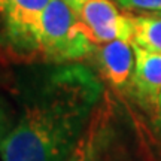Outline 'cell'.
<instances>
[{
	"instance_id": "1",
	"label": "cell",
	"mask_w": 161,
	"mask_h": 161,
	"mask_svg": "<svg viewBox=\"0 0 161 161\" xmlns=\"http://www.w3.org/2000/svg\"><path fill=\"white\" fill-rule=\"evenodd\" d=\"M104 92L80 63L48 69L0 136L2 161H66Z\"/></svg>"
},
{
	"instance_id": "2",
	"label": "cell",
	"mask_w": 161,
	"mask_h": 161,
	"mask_svg": "<svg viewBox=\"0 0 161 161\" xmlns=\"http://www.w3.org/2000/svg\"><path fill=\"white\" fill-rule=\"evenodd\" d=\"M78 14L61 0H51L40 19L37 60L48 64H75L91 58L96 49Z\"/></svg>"
},
{
	"instance_id": "3",
	"label": "cell",
	"mask_w": 161,
	"mask_h": 161,
	"mask_svg": "<svg viewBox=\"0 0 161 161\" xmlns=\"http://www.w3.org/2000/svg\"><path fill=\"white\" fill-rule=\"evenodd\" d=\"M51 0H0V46L15 58L37 60L40 19Z\"/></svg>"
},
{
	"instance_id": "4",
	"label": "cell",
	"mask_w": 161,
	"mask_h": 161,
	"mask_svg": "<svg viewBox=\"0 0 161 161\" xmlns=\"http://www.w3.org/2000/svg\"><path fill=\"white\" fill-rule=\"evenodd\" d=\"M66 161H122L112 108L104 96Z\"/></svg>"
},
{
	"instance_id": "5",
	"label": "cell",
	"mask_w": 161,
	"mask_h": 161,
	"mask_svg": "<svg viewBox=\"0 0 161 161\" xmlns=\"http://www.w3.org/2000/svg\"><path fill=\"white\" fill-rule=\"evenodd\" d=\"M76 14L96 45L114 40L131 42V15L119 12L115 0H88Z\"/></svg>"
},
{
	"instance_id": "6",
	"label": "cell",
	"mask_w": 161,
	"mask_h": 161,
	"mask_svg": "<svg viewBox=\"0 0 161 161\" xmlns=\"http://www.w3.org/2000/svg\"><path fill=\"white\" fill-rule=\"evenodd\" d=\"M91 58L96 63L98 75L116 90L131 84L134 73V46L127 40H114L97 45Z\"/></svg>"
},
{
	"instance_id": "7",
	"label": "cell",
	"mask_w": 161,
	"mask_h": 161,
	"mask_svg": "<svg viewBox=\"0 0 161 161\" xmlns=\"http://www.w3.org/2000/svg\"><path fill=\"white\" fill-rule=\"evenodd\" d=\"M134 55H136V64H134V73L131 79L133 88L146 102L160 106L161 54L145 51L134 46Z\"/></svg>"
},
{
	"instance_id": "8",
	"label": "cell",
	"mask_w": 161,
	"mask_h": 161,
	"mask_svg": "<svg viewBox=\"0 0 161 161\" xmlns=\"http://www.w3.org/2000/svg\"><path fill=\"white\" fill-rule=\"evenodd\" d=\"M131 43L140 49L161 54V17L157 14L131 15Z\"/></svg>"
},
{
	"instance_id": "9",
	"label": "cell",
	"mask_w": 161,
	"mask_h": 161,
	"mask_svg": "<svg viewBox=\"0 0 161 161\" xmlns=\"http://www.w3.org/2000/svg\"><path fill=\"white\" fill-rule=\"evenodd\" d=\"M119 6L124 11L148 12V14L161 12V0H122Z\"/></svg>"
},
{
	"instance_id": "10",
	"label": "cell",
	"mask_w": 161,
	"mask_h": 161,
	"mask_svg": "<svg viewBox=\"0 0 161 161\" xmlns=\"http://www.w3.org/2000/svg\"><path fill=\"white\" fill-rule=\"evenodd\" d=\"M8 130V115H6V109L5 104L0 98V136Z\"/></svg>"
},
{
	"instance_id": "11",
	"label": "cell",
	"mask_w": 161,
	"mask_h": 161,
	"mask_svg": "<svg viewBox=\"0 0 161 161\" xmlns=\"http://www.w3.org/2000/svg\"><path fill=\"white\" fill-rule=\"evenodd\" d=\"M61 2H63V3H66V5L72 9V11L78 12L80 9V6L84 5L85 2H88V0H61Z\"/></svg>"
},
{
	"instance_id": "12",
	"label": "cell",
	"mask_w": 161,
	"mask_h": 161,
	"mask_svg": "<svg viewBox=\"0 0 161 161\" xmlns=\"http://www.w3.org/2000/svg\"><path fill=\"white\" fill-rule=\"evenodd\" d=\"M158 109H160V112H161V97H160V106H158Z\"/></svg>"
},
{
	"instance_id": "13",
	"label": "cell",
	"mask_w": 161,
	"mask_h": 161,
	"mask_svg": "<svg viewBox=\"0 0 161 161\" xmlns=\"http://www.w3.org/2000/svg\"><path fill=\"white\" fill-rule=\"evenodd\" d=\"M116 3H118V5H121V2H122V0H115Z\"/></svg>"
},
{
	"instance_id": "14",
	"label": "cell",
	"mask_w": 161,
	"mask_h": 161,
	"mask_svg": "<svg viewBox=\"0 0 161 161\" xmlns=\"http://www.w3.org/2000/svg\"><path fill=\"white\" fill-rule=\"evenodd\" d=\"M157 15H160V17H161V12H158V14H157Z\"/></svg>"
}]
</instances>
